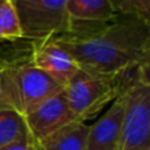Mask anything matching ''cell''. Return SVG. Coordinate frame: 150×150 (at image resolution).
Wrapping results in <instances>:
<instances>
[{"mask_svg": "<svg viewBox=\"0 0 150 150\" xmlns=\"http://www.w3.org/2000/svg\"><path fill=\"white\" fill-rule=\"evenodd\" d=\"M30 137L25 117L13 108L0 109V148Z\"/></svg>", "mask_w": 150, "mask_h": 150, "instance_id": "7c38bea8", "label": "cell"}, {"mask_svg": "<svg viewBox=\"0 0 150 150\" xmlns=\"http://www.w3.org/2000/svg\"><path fill=\"white\" fill-rule=\"evenodd\" d=\"M0 34L5 41L23 38L13 0H0Z\"/></svg>", "mask_w": 150, "mask_h": 150, "instance_id": "4fadbf2b", "label": "cell"}, {"mask_svg": "<svg viewBox=\"0 0 150 150\" xmlns=\"http://www.w3.org/2000/svg\"><path fill=\"white\" fill-rule=\"evenodd\" d=\"M124 108L125 92H122L112 101L105 113L88 128L86 150H119Z\"/></svg>", "mask_w": 150, "mask_h": 150, "instance_id": "ba28073f", "label": "cell"}, {"mask_svg": "<svg viewBox=\"0 0 150 150\" xmlns=\"http://www.w3.org/2000/svg\"><path fill=\"white\" fill-rule=\"evenodd\" d=\"M79 70L121 76L150 61V21L116 15L103 23H73L70 32L52 38Z\"/></svg>", "mask_w": 150, "mask_h": 150, "instance_id": "6da1fadb", "label": "cell"}, {"mask_svg": "<svg viewBox=\"0 0 150 150\" xmlns=\"http://www.w3.org/2000/svg\"><path fill=\"white\" fill-rule=\"evenodd\" d=\"M66 9L73 23H103L116 16L109 0H67Z\"/></svg>", "mask_w": 150, "mask_h": 150, "instance_id": "8fae6325", "label": "cell"}, {"mask_svg": "<svg viewBox=\"0 0 150 150\" xmlns=\"http://www.w3.org/2000/svg\"><path fill=\"white\" fill-rule=\"evenodd\" d=\"M32 63L54 78L63 87L79 70L75 61L52 38L34 42Z\"/></svg>", "mask_w": 150, "mask_h": 150, "instance_id": "9c48e42d", "label": "cell"}, {"mask_svg": "<svg viewBox=\"0 0 150 150\" xmlns=\"http://www.w3.org/2000/svg\"><path fill=\"white\" fill-rule=\"evenodd\" d=\"M24 117L29 133L37 144L65 125L76 121L69 107L65 90L37 104Z\"/></svg>", "mask_w": 150, "mask_h": 150, "instance_id": "8992f818", "label": "cell"}, {"mask_svg": "<svg viewBox=\"0 0 150 150\" xmlns=\"http://www.w3.org/2000/svg\"><path fill=\"white\" fill-rule=\"evenodd\" d=\"M116 15L133 16L149 21L150 0H109Z\"/></svg>", "mask_w": 150, "mask_h": 150, "instance_id": "5bb4252c", "label": "cell"}, {"mask_svg": "<svg viewBox=\"0 0 150 150\" xmlns=\"http://www.w3.org/2000/svg\"><path fill=\"white\" fill-rule=\"evenodd\" d=\"M65 90L54 78L30 62L18 66L13 74V103L15 109L25 116L45 99Z\"/></svg>", "mask_w": 150, "mask_h": 150, "instance_id": "5b68a950", "label": "cell"}, {"mask_svg": "<svg viewBox=\"0 0 150 150\" xmlns=\"http://www.w3.org/2000/svg\"><path fill=\"white\" fill-rule=\"evenodd\" d=\"M88 128L82 121L70 122L40 141L38 150H86Z\"/></svg>", "mask_w": 150, "mask_h": 150, "instance_id": "30bf717a", "label": "cell"}, {"mask_svg": "<svg viewBox=\"0 0 150 150\" xmlns=\"http://www.w3.org/2000/svg\"><path fill=\"white\" fill-rule=\"evenodd\" d=\"M24 40L33 42L55 38L70 32L67 0H13Z\"/></svg>", "mask_w": 150, "mask_h": 150, "instance_id": "3957f363", "label": "cell"}, {"mask_svg": "<svg viewBox=\"0 0 150 150\" xmlns=\"http://www.w3.org/2000/svg\"><path fill=\"white\" fill-rule=\"evenodd\" d=\"M146 69H149V65L121 76H103L78 70L65 87L66 99L75 120L84 122L98 115L107 104L112 103L124 92L138 74Z\"/></svg>", "mask_w": 150, "mask_h": 150, "instance_id": "7a4b0ae2", "label": "cell"}, {"mask_svg": "<svg viewBox=\"0 0 150 150\" xmlns=\"http://www.w3.org/2000/svg\"><path fill=\"white\" fill-rule=\"evenodd\" d=\"M0 150H38V145L30 136V137H26L24 140L9 144L4 148H0Z\"/></svg>", "mask_w": 150, "mask_h": 150, "instance_id": "9a60e30c", "label": "cell"}, {"mask_svg": "<svg viewBox=\"0 0 150 150\" xmlns=\"http://www.w3.org/2000/svg\"><path fill=\"white\" fill-rule=\"evenodd\" d=\"M34 42L28 40L0 42V109L13 108V74L18 66L32 61Z\"/></svg>", "mask_w": 150, "mask_h": 150, "instance_id": "52a82bcc", "label": "cell"}, {"mask_svg": "<svg viewBox=\"0 0 150 150\" xmlns=\"http://www.w3.org/2000/svg\"><path fill=\"white\" fill-rule=\"evenodd\" d=\"M124 92L125 108L119 150H150L149 69L141 71Z\"/></svg>", "mask_w": 150, "mask_h": 150, "instance_id": "277c9868", "label": "cell"}]
</instances>
